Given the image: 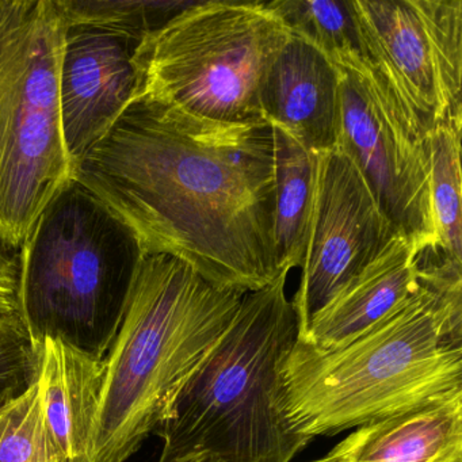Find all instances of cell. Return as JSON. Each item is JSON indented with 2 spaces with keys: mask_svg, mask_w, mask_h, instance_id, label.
<instances>
[{
  "mask_svg": "<svg viewBox=\"0 0 462 462\" xmlns=\"http://www.w3.org/2000/svg\"><path fill=\"white\" fill-rule=\"evenodd\" d=\"M74 180L98 197L145 255H169L245 294L281 274L273 245L275 164L267 121L202 120L134 99L85 153Z\"/></svg>",
  "mask_w": 462,
  "mask_h": 462,
  "instance_id": "6da1fadb",
  "label": "cell"
},
{
  "mask_svg": "<svg viewBox=\"0 0 462 462\" xmlns=\"http://www.w3.org/2000/svg\"><path fill=\"white\" fill-rule=\"evenodd\" d=\"M462 267L420 264V288L354 342L297 339L283 407L300 434L337 435L462 389Z\"/></svg>",
  "mask_w": 462,
  "mask_h": 462,
  "instance_id": "7a4b0ae2",
  "label": "cell"
},
{
  "mask_svg": "<svg viewBox=\"0 0 462 462\" xmlns=\"http://www.w3.org/2000/svg\"><path fill=\"white\" fill-rule=\"evenodd\" d=\"M288 274L245 294L156 430L159 462H291L312 440L283 407V366L300 334Z\"/></svg>",
  "mask_w": 462,
  "mask_h": 462,
  "instance_id": "3957f363",
  "label": "cell"
},
{
  "mask_svg": "<svg viewBox=\"0 0 462 462\" xmlns=\"http://www.w3.org/2000/svg\"><path fill=\"white\" fill-rule=\"evenodd\" d=\"M243 297L172 256H144L105 361L88 462H125L139 450L228 328Z\"/></svg>",
  "mask_w": 462,
  "mask_h": 462,
  "instance_id": "277c9868",
  "label": "cell"
},
{
  "mask_svg": "<svg viewBox=\"0 0 462 462\" xmlns=\"http://www.w3.org/2000/svg\"><path fill=\"white\" fill-rule=\"evenodd\" d=\"M145 254L134 232L82 183H67L20 247L17 313L34 343L61 339L104 359Z\"/></svg>",
  "mask_w": 462,
  "mask_h": 462,
  "instance_id": "5b68a950",
  "label": "cell"
},
{
  "mask_svg": "<svg viewBox=\"0 0 462 462\" xmlns=\"http://www.w3.org/2000/svg\"><path fill=\"white\" fill-rule=\"evenodd\" d=\"M67 23L59 0H0V245L20 250L74 180L61 128Z\"/></svg>",
  "mask_w": 462,
  "mask_h": 462,
  "instance_id": "8992f818",
  "label": "cell"
},
{
  "mask_svg": "<svg viewBox=\"0 0 462 462\" xmlns=\"http://www.w3.org/2000/svg\"><path fill=\"white\" fill-rule=\"evenodd\" d=\"M291 37L266 2H191L140 42L134 99L217 123L263 121L262 83Z\"/></svg>",
  "mask_w": 462,
  "mask_h": 462,
  "instance_id": "52a82bcc",
  "label": "cell"
},
{
  "mask_svg": "<svg viewBox=\"0 0 462 462\" xmlns=\"http://www.w3.org/2000/svg\"><path fill=\"white\" fill-rule=\"evenodd\" d=\"M339 69L337 144L358 167L397 229L418 240L424 261L437 255L429 129L362 53Z\"/></svg>",
  "mask_w": 462,
  "mask_h": 462,
  "instance_id": "ba28073f",
  "label": "cell"
},
{
  "mask_svg": "<svg viewBox=\"0 0 462 462\" xmlns=\"http://www.w3.org/2000/svg\"><path fill=\"white\" fill-rule=\"evenodd\" d=\"M365 58L431 129L462 121L461 0H351Z\"/></svg>",
  "mask_w": 462,
  "mask_h": 462,
  "instance_id": "9c48e42d",
  "label": "cell"
},
{
  "mask_svg": "<svg viewBox=\"0 0 462 462\" xmlns=\"http://www.w3.org/2000/svg\"><path fill=\"white\" fill-rule=\"evenodd\" d=\"M399 231L345 151L335 147L319 153L310 239L291 300L299 337Z\"/></svg>",
  "mask_w": 462,
  "mask_h": 462,
  "instance_id": "30bf717a",
  "label": "cell"
},
{
  "mask_svg": "<svg viewBox=\"0 0 462 462\" xmlns=\"http://www.w3.org/2000/svg\"><path fill=\"white\" fill-rule=\"evenodd\" d=\"M140 42L99 26H67L59 98L64 143L74 169L134 102V58Z\"/></svg>",
  "mask_w": 462,
  "mask_h": 462,
  "instance_id": "8fae6325",
  "label": "cell"
},
{
  "mask_svg": "<svg viewBox=\"0 0 462 462\" xmlns=\"http://www.w3.org/2000/svg\"><path fill=\"white\" fill-rule=\"evenodd\" d=\"M259 106L270 125L308 151L332 150L339 131V69L315 45L291 34L264 77Z\"/></svg>",
  "mask_w": 462,
  "mask_h": 462,
  "instance_id": "7c38bea8",
  "label": "cell"
},
{
  "mask_svg": "<svg viewBox=\"0 0 462 462\" xmlns=\"http://www.w3.org/2000/svg\"><path fill=\"white\" fill-rule=\"evenodd\" d=\"M423 255L415 237L397 232L377 258L312 319L300 339L319 350H335L374 328L419 291Z\"/></svg>",
  "mask_w": 462,
  "mask_h": 462,
  "instance_id": "4fadbf2b",
  "label": "cell"
},
{
  "mask_svg": "<svg viewBox=\"0 0 462 462\" xmlns=\"http://www.w3.org/2000/svg\"><path fill=\"white\" fill-rule=\"evenodd\" d=\"M334 448L343 462H462V389L362 424Z\"/></svg>",
  "mask_w": 462,
  "mask_h": 462,
  "instance_id": "5bb4252c",
  "label": "cell"
},
{
  "mask_svg": "<svg viewBox=\"0 0 462 462\" xmlns=\"http://www.w3.org/2000/svg\"><path fill=\"white\" fill-rule=\"evenodd\" d=\"M104 378L105 359L61 339L44 340L40 396L48 426L69 462H88Z\"/></svg>",
  "mask_w": 462,
  "mask_h": 462,
  "instance_id": "9a60e30c",
  "label": "cell"
},
{
  "mask_svg": "<svg viewBox=\"0 0 462 462\" xmlns=\"http://www.w3.org/2000/svg\"><path fill=\"white\" fill-rule=\"evenodd\" d=\"M275 188L273 245L281 272L301 269L315 204L319 153L302 147L288 132L272 125Z\"/></svg>",
  "mask_w": 462,
  "mask_h": 462,
  "instance_id": "2e32d148",
  "label": "cell"
},
{
  "mask_svg": "<svg viewBox=\"0 0 462 462\" xmlns=\"http://www.w3.org/2000/svg\"><path fill=\"white\" fill-rule=\"evenodd\" d=\"M462 121L438 124L429 132L431 205L437 255L431 263L462 266Z\"/></svg>",
  "mask_w": 462,
  "mask_h": 462,
  "instance_id": "e0dca14e",
  "label": "cell"
},
{
  "mask_svg": "<svg viewBox=\"0 0 462 462\" xmlns=\"http://www.w3.org/2000/svg\"><path fill=\"white\" fill-rule=\"evenodd\" d=\"M267 5L282 18L291 34L315 45L329 60L350 53L364 55L351 0H274Z\"/></svg>",
  "mask_w": 462,
  "mask_h": 462,
  "instance_id": "ac0fdd59",
  "label": "cell"
},
{
  "mask_svg": "<svg viewBox=\"0 0 462 462\" xmlns=\"http://www.w3.org/2000/svg\"><path fill=\"white\" fill-rule=\"evenodd\" d=\"M0 462H69L45 419L39 381L0 410Z\"/></svg>",
  "mask_w": 462,
  "mask_h": 462,
  "instance_id": "d6986e66",
  "label": "cell"
},
{
  "mask_svg": "<svg viewBox=\"0 0 462 462\" xmlns=\"http://www.w3.org/2000/svg\"><path fill=\"white\" fill-rule=\"evenodd\" d=\"M191 2L153 0H59L67 26L91 25L121 32L142 42Z\"/></svg>",
  "mask_w": 462,
  "mask_h": 462,
  "instance_id": "ffe728a7",
  "label": "cell"
},
{
  "mask_svg": "<svg viewBox=\"0 0 462 462\" xmlns=\"http://www.w3.org/2000/svg\"><path fill=\"white\" fill-rule=\"evenodd\" d=\"M42 347L34 343L17 312L0 313V410L37 383Z\"/></svg>",
  "mask_w": 462,
  "mask_h": 462,
  "instance_id": "44dd1931",
  "label": "cell"
},
{
  "mask_svg": "<svg viewBox=\"0 0 462 462\" xmlns=\"http://www.w3.org/2000/svg\"><path fill=\"white\" fill-rule=\"evenodd\" d=\"M17 256L0 245V313L17 312Z\"/></svg>",
  "mask_w": 462,
  "mask_h": 462,
  "instance_id": "7402d4cb",
  "label": "cell"
},
{
  "mask_svg": "<svg viewBox=\"0 0 462 462\" xmlns=\"http://www.w3.org/2000/svg\"><path fill=\"white\" fill-rule=\"evenodd\" d=\"M310 462H343V459L342 457H340L339 454H337V451L334 448V450L329 451V453L327 454L324 458L315 459V461Z\"/></svg>",
  "mask_w": 462,
  "mask_h": 462,
  "instance_id": "603a6c76",
  "label": "cell"
}]
</instances>
